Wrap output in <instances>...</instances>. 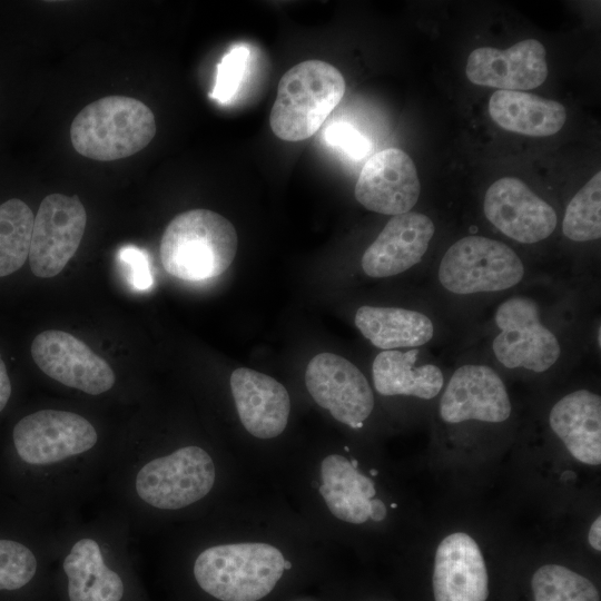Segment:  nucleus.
<instances>
[{
  "instance_id": "1",
  "label": "nucleus",
  "mask_w": 601,
  "mask_h": 601,
  "mask_svg": "<svg viewBox=\"0 0 601 601\" xmlns=\"http://www.w3.org/2000/svg\"><path fill=\"white\" fill-rule=\"evenodd\" d=\"M114 447L76 411L12 414L0 430V512L48 526L80 516L104 492Z\"/></svg>"
},
{
  "instance_id": "2",
  "label": "nucleus",
  "mask_w": 601,
  "mask_h": 601,
  "mask_svg": "<svg viewBox=\"0 0 601 601\" xmlns=\"http://www.w3.org/2000/svg\"><path fill=\"white\" fill-rule=\"evenodd\" d=\"M131 535L127 521L108 505L57 528L53 564L63 575L68 601L125 599Z\"/></svg>"
},
{
  "instance_id": "3",
  "label": "nucleus",
  "mask_w": 601,
  "mask_h": 601,
  "mask_svg": "<svg viewBox=\"0 0 601 601\" xmlns=\"http://www.w3.org/2000/svg\"><path fill=\"white\" fill-rule=\"evenodd\" d=\"M238 247L234 225L209 209H190L174 217L160 242L165 270L179 279L199 282L223 274Z\"/></svg>"
},
{
  "instance_id": "4",
  "label": "nucleus",
  "mask_w": 601,
  "mask_h": 601,
  "mask_svg": "<svg viewBox=\"0 0 601 601\" xmlns=\"http://www.w3.org/2000/svg\"><path fill=\"white\" fill-rule=\"evenodd\" d=\"M280 551L267 543L216 544L201 550L193 564L198 587L220 601H258L284 572Z\"/></svg>"
},
{
  "instance_id": "5",
  "label": "nucleus",
  "mask_w": 601,
  "mask_h": 601,
  "mask_svg": "<svg viewBox=\"0 0 601 601\" xmlns=\"http://www.w3.org/2000/svg\"><path fill=\"white\" fill-rule=\"evenodd\" d=\"M155 134L151 109L138 99L118 95L87 105L70 127L76 151L99 161L132 156L147 147Z\"/></svg>"
},
{
  "instance_id": "6",
  "label": "nucleus",
  "mask_w": 601,
  "mask_h": 601,
  "mask_svg": "<svg viewBox=\"0 0 601 601\" xmlns=\"http://www.w3.org/2000/svg\"><path fill=\"white\" fill-rule=\"evenodd\" d=\"M345 80L328 62L312 59L288 69L280 78L269 125L286 141L313 136L345 93Z\"/></svg>"
},
{
  "instance_id": "7",
  "label": "nucleus",
  "mask_w": 601,
  "mask_h": 601,
  "mask_svg": "<svg viewBox=\"0 0 601 601\" xmlns=\"http://www.w3.org/2000/svg\"><path fill=\"white\" fill-rule=\"evenodd\" d=\"M524 265L506 244L484 236H465L444 253L437 277L459 295L502 292L524 277Z\"/></svg>"
},
{
  "instance_id": "8",
  "label": "nucleus",
  "mask_w": 601,
  "mask_h": 601,
  "mask_svg": "<svg viewBox=\"0 0 601 601\" xmlns=\"http://www.w3.org/2000/svg\"><path fill=\"white\" fill-rule=\"evenodd\" d=\"M499 333L492 349L506 368H525L542 373L552 367L561 355L560 343L541 323L535 300L514 296L502 302L494 316Z\"/></svg>"
},
{
  "instance_id": "9",
  "label": "nucleus",
  "mask_w": 601,
  "mask_h": 601,
  "mask_svg": "<svg viewBox=\"0 0 601 601\" xmlns=\"http://www.w3.org/2000/svg\"><path fill=\"white\" fill-rule=\"evenodd\" d=\"M86 209L78 196L50 194L35 216L29 267L39 278H50L65 268L85 234Z\"/></svg>"
},
{
  "instance_id": "10",
  "label": "nucleus",
  "mask_w": 601,
  "mask_h": 601,
  "mask_svg": "<svg viewBox=\"0 0 601 601\" xmlns=\"http://www.w3.org/2000/svg\"><path fill=\"white\" fill-rule=\"evenodd\" d=\"M31 358L51 380L90 396L111 391L116 375L110 365L76 336L43 331L30 344Z\"/></svg>"
},
{
  "instance_id": "11",
  "label": "nucleus",
  "mask_w": 601,
  "mask_h": 601,
  "mask_svg": "<svg viewBox=\"0 0 601 601\" xmlns=\"http://www.w3.org/2000/svg\"><path fill=\"white\" fill-rule=\"evenodd\" d=\"M58 526L0 512V594L30 589L53 563Z\"/></svg>"
},
{
  "instance_id": "12",
  "label": "nucleus",
  "mask_w": 601,
  "mask_h": 601,
  "mask_svg": "<svg viewBox=\"0 0 601 601\" xmlns=\"http://www.w3.org/2000/svg\"><path fill=\"white\" fill-rule=\"evenodd\" d=\"M305 384L314 401L338 422L363 426L374 407L372 388L363 373L348 359L319 353L307 364Z\"/></svg>"
},
{
  "instance_id": "13",
  "label": "nucleus",
  "mask_w": 601,
  "mask_h": 601,
  "mask_svg": "<svg viewBox=\"0 0 601 601\" xmlns=\"http://www.w3.org/2000/svg\"><path fill=\"white\" fill-rule=\"evenodd\" d=\"M483 209L494 227L522 244L548 238L558 224L553 207L515 177L494 181L485 193Z\"/></svg>"
},
{
  "instance_id": "14",
  "label": "nucleus",
  "mask_w": 601,
  "mask_h": 601,
  "mask_svg": "<svg viewBox=\"0 0 601 601\" xmlns=\"http://www.w3.org/2000/svg\"><path fill=\"white\" fill-rule=\"evenodd\" d=\"M421 185L412 158L402 149L387 148L374 154L363 166L355 185V198L366 209L401 215L410 211Z\"/></svg>"
},
{
  "instance_id": "15",
  "label": "nucleus",
  "mask_w": 601,
  "mask_h": 601,
  "mask_svg": "<svg viewBox=\"0 0 601 601\" xmlns=\"http://www.w3.org/2000/svg\"><path fill=\"white\" fill-rule=\"evenodd\" d=\"M511 414V402L499 374L487 365L464 364L451 376L440 401L446 423L470 420L501 423Z\"/></svg>"
},
{
  "instance_id": "16",
  "label": "nucleus",
  "mask_w": 601,
  "mask_h": 601,
  "mask_svg": "<svg viewBox=\"0 0 601 601\" xmlns=\"http://www.w3.org/2000/svg\"><path fill=\"white\" fill-rule=\"evenodd\" d=\"M465 73L477 86L512 91L534 89L548 76L545 49L535 39L522 40L505 50L476 48L469 55Z\"/></svg>"
},
{
  "instance_id": "17",
  "label": "nucleus",
  "mask_w": 601,
  "mask_h": 601,
  "mask_svg": "<svg viewBox=\"0 0 601 601\" xmlns=\"http://www.w3.org/2000/svg\"><path fill=\"white\" fill-rule=\"evenodd\" d=\"M434 233V223L424 214L407 211L393 216L364 252V273L384 278L410 269L421 262Z\"/></svg>"
},
{
  "instance_id": "18",
  "label": "nucleus",
  "mask_w": 601,
  "mask_h": 601,
  "mask_svg": "<svg viewBox=\"0 0 601 601\" xmlns=\"http://www.w3.org/2000/svg\"><path fill=\"white\" fill-rule=\"evenodd\" d=\"M435 601H485L487 569L479 544L469 534L455 532L439 544L434 560Z\"/></svg>"
},
{
  "instance_id": "19",
  "label": "nucleus",
  "mask_w": 601,
  "mask_h": 601,
  "mask_svg": "<svg viewBox=\"0 0 601 601\" xmlns=\"http://www.w3.org/2000/svg\"><path fill=\"white\" fill-rule=\"evenodd\" d=\"M239 420L252 435L273 439L285 430L290 412L287 390L275 378L239 367L229 378Z\"/></svg>"
},
{
  "instance_id": "20",
  "label": "nucleus",
  "mask_w": 601,
  "mask_h": 601,
  "mask_svg": "<svg viewBox=\"0 0 601 601\" xmlns=\"http://www.w3.org/2000/svg\"><path fill=\"white\" fill-rule=\"evenodd\" d=\"M552 431L570 454L588 465L601 463V398L578 390L559 400L550 411Z\"/></svg>"
},
{
  "instance_id": "21",
  "label": "nucleus",
  "mask_w": 601,
  "mask_h": 601,
  "mask_svg": "<svg viewBox=\"0 0 601 601\" xmlns=\"http://www.w3.org/2000/svg\"><path fill=\"white\" fill-rule=\"evenodd\" d=\"M323 484L318 492L337 519L361 524L371 519L376 494L371 479L358 472L351 461L338 454L326 456L321 465Z\"/></svg>"
},
{
  "instance_id": "22",
  "label": "nucleus",
  "mask_w": 601,
  "mask_h": 601,
  "mask_svg": "<svg viewBox=\"0 0 601 601\" xmlns=\"http://www.w3.org/2000/svg\"><path fill=\"white\" fill-rule=\"evenodd\" d=\"M489 114L501 128L532 137L552 136L566 120L562 104L525 91L496 90Z\"/></svg>"
},
{
  "instance_id": "23",
  "label": "nucleus",
  "mask_w": 601,
  "mask_h": 601,
  "mask_svg": "<svg viewBox=\"0 0 601 601\" xmlns=\"http://www.w3.org/2000/svg\"><path fill=\"white\" fill-rule=\"evenodd\" d=\"M354 321L362 335L383 351L422 346L434 336L430 317L406 308L364 305Z\"/></svg>"
},
{
  "instance_id": "24",
  "label": "nucleus",
  "mask_w": 601,
  "mask_h": 601,
  "mask_svg": "<svg viewBox=\"0 0 601 601\" xmlns=\"http://www.w3.org/2000/svg\"><path fill=\"white\" fill-rule=\"evenodd\" d=\"M417 351H383L372 365L375 390L384 396L407 395L423 400L435 397L444 376L434 364L415 365Z\"/></svg>"
},
{
  "instance_id": "25",
  "label": "nucleus",
  "mask_w": 601,
  "mask_h": 601,
  "mask_svg": "<svg viewBox=\"0 0 601 601\" xmlns=\"http://www.w3.org/2000/svg\"><path fill=\"white\" fill-rule=\"evenodd\" d=\"M531 588L534 601H600L599 591L589 579L559 564L539 568Z\"/></svg>"
},
{
  "instance_id": "26",
  "label": "nucleus",
  "mask_w": 601,
  "mask_h": 601,
  "mask_svg": "<svg viewBox=\"0 0 601 601\" xmlns=\"http://www.w3.org/2000/svg\"><path fill=\"white\" fill-rule=\"evenodd\" d=\"M562 231L574 242H589L601 236V173L598 171L573 196L566 206Z\"/></svg>"
},
{
  "instance_id": "27",
  "label": "nucleus",
  "mask_w": 601,
  "mask_h": 601,
  "mask_svg": "<svg viewBox=\"0 0 601 601\" xmlns=\"http://www.w3.org/2000/svg\"><path fill=\"white\" fill-rule=\"evenodd\" d=\"M250 50L246 45H236L221 58L217 66L216 81L210 97L220 102L230 101L245 77Z\"/></svg>"
},
{
  "instance_id": "28",
  "label": "nucleus",
  "mask_w": 601,
  "mask_h": 601,
  "mask_svg": "<svg viewBox=\"0 0 601 601\" xmlns=\"http://www.w3.org/2000/svg\"><path fill=\"white\" fill-rule=\"evenodd\" d=\"M324 140L355 160L364 158L372 149L371 140L345 121H335L327 126L324 130Z\"/></svg>"
},
{
  "instance_id": "29",
  "label": "nucleus",
  "mask_w": 601,
  "mask_h": 601,
  "mask_svg": "<svg viewBox=\"0 0 601 601\" xmlns=\"http://www.w3.org/2000/svg\"><path fill=\"white\" fill-rule=\"evenodd\" d=\"M118 257L126 267L128 280L134 288L146 290L152 285L148 256L142 249L128 245L119 250Z\"/></svg>"
},
{
  "instance_id": "30",
  "label": "nucleus",
  "mask_w": 601,
  "mask_h": 601,
  "mask_svg": "<svg viewBox=\"0 0 601 601\" xmlns=\"http://www.w3.org/2000/svg\"><path fill=\"white\" fill-rule=\"evenodd\" d=\"M14 392V382L0 347V418L4 417L8 410L13 407Z\"/></svg>"
},
{
  "instance_id": "31",
  "label": "nucleus",
  "mask_w": 601,
  "mask_h": 601,
  "mask_svg": "<svg viewBox=\"0 0 601 601\" xmlns=\"http://www.w3.org/2000/svg\"><path fill=\"white\" fill-rule=\"evenodd\" d=\"M601 518L598 516L594 522L591 524L588 533L589 544L595 550H601Z\"/></svg>"
},
{
  "instance_id": "32",
  "label": "nucleus",
  "mask_w": 601,
  "mask_h": 601,
  "mask_svg": "<svg viewBox=\"0 0 601 601\" xmlns=\"http://www.w3.org/2000/svg\"><path fill=\"white\" fill-rule=\"evenodd\" d=\"M386 516V506L380 499H373L372 504V515L373 521L380 522L383 521Z\"/></svg>"
},
{
  "instance_id": "33",
  "label": "nucleus",
  "mask_w": 601,
  "mask_h": 601,
  "mask_svg": "<svg viewBox=\"0 0 601 601\" xmlns=\"http://www.w3.org/2000/svg\"><path fill=\"white\" fill-rule=\"evenodd\" d=\"M290 568H292V563L285 560L284 570H289Z\"/></svg>"
},
{
  "instance_id": "34",
  "label": "nucleus",
  "mask_w": 601,
  "mask_h": 601,
  "mask_svg": "<svg viewBox=\"0 0 601 601\" xmlns=\"http://www.w3.org/2000/svg\"><path fill=\"white\" fill-rule=\"evenodd\" d=\"M351 464H352L354 467H357V461H356V460H352V461H351Z\"/></svg>"
},
{
  "instance_id": "35",
  "label": "nucleus",
  "mask_w": 601,
  "mask_h": 601,
  "mask_svg": "<svg viewBox=\"0 0 601 601\" xmlns=\"http://www.w3.org/2000/svg\"><path fill=\"white\" fill-rule=\"evenodd\" d=\"M371 474L372 475H377V471L376 470H371Z\"/></svg>"
}]
</instances>
